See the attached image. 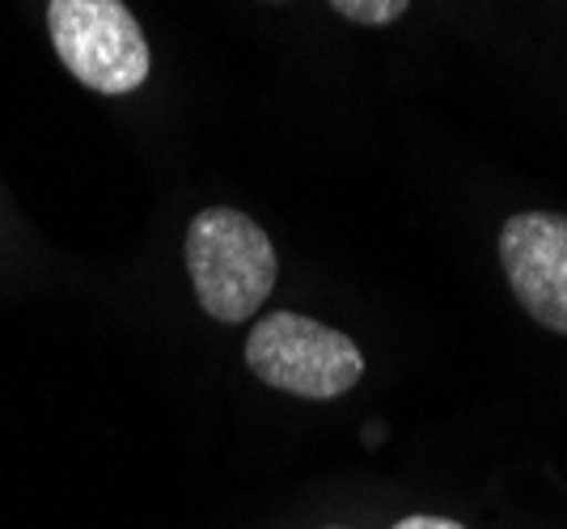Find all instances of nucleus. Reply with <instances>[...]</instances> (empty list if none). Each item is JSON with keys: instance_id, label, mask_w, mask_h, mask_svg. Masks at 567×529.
Returning <instances> with one entry per match:
<instances>
[{"instance_id": "423d86ee", "label": "nucleus", "mask_w": 567, "mask_h": 529, "mask_svg": "<svg viewBox=\"0 0 567 529\" xmlns=\"http://www.w3.org/2000/svg\"><path fill=\"white\" fill-rule=\"evenodd\" d=\"M394 529H466V526L445 521V517H406V521H399Z\"/></svg>"}, {"instance_id": "f257e3e1", "label": "nucleus", "mask_w": 567, "mask_h": 529, "mask_svg": "<svg viewBox=\"0 0 567 529\" xmlns=\"http://www.w3.org/2000/svg\"><path fill=\"white\" fill-rule=\"evenodd\" d=\"M187 271L204 313L216 322H250L276 289L280 259L246 212L204 208L187 225Z\"/></svg>"}, {"instance_id": "f03ea898", "label": "nucleus", "mask_w": 567, "mask_h": 529, "mask_svg": "<svg viewBox=\"0 0 567 529\" xmlns=\"http://www.w3.org/2000/svg\"><path fill=\"white\" fill-rule=\"evenodd\" d=\"M250 373L297 398H339L364 377V356L343 331L306 313H267L246 339Z\"/></svg>"}, {"instance_id": "20e7f679", "label": "nucleus", "mask_w": 567, "mask_h": 529, "mask_svg": "<svg viewBox=\"0 0 567 529\" xmlns=\"http://www.w3.org/2000/svg\"><path fill=\"white\" fill-rule=\"evenodd\" d=\"M499 263L508 289L534 322L567 335V217L517 212L499 229Z\"/></svg>"}, {"instance_id": "39448f33", "label": "nucleus", "mask_w": 567, "mask_h": 529, "mask_svg": "<svg viewBox=\"0 0 567 529\" xmlns=\"http://www.w3.org/2000/svg\"><path fill=\"white\" fill-rule=\"evenodd\" d=\"M327 4L355 25H390L406 13L411 0H327Z\"/></svg>"}, {"instance_id": "7ed1b4c3", "label": "nucleus", "mask_w": 567, "mask_h": 529, "mask_svg": "<svg viewBox=\"0 0 567 529\" xmlns=\"http://www.w3.org/2000/svg\"><path fill=\"white\" fill-rule=\"evenodd\" d=\"M48 30L55 55L85 90L118 97L148 81V39L123 0H51Z\"/></svg>"}]
</instances>
